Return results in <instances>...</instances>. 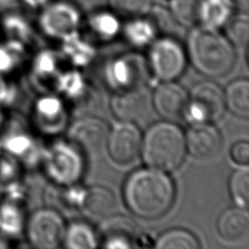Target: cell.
Listing matches in <instances>:
<instances>
[{
	"label": "cell",
	"mask_w": 249,
	"mask_h": 249,
	"mask_svg": "<svg viewBox=\"0 0 249 249\" xmlns=\"http://www.w3.org/2000/svg\"><path fill=\"white\" fill-rule=\"evenodd\" d=\"M6 247V244H4L2 241H0V248H4Z\"/></svg>",
	"instance_id": "cell-37"
},
{
	"label": "cell",
	"mask_w": 249,
	"mask_h": 249,
	"mask_svg": "<svg viewBox=\"0 0 249 249\" xmlns=\"http://www.w3.org/2000/svg\"><path fill=\"white\" fill-rule=\"evenodd\" d=\"M155 246L159 249H197L199 243L189 231L172 229L162 232L156 240Z\"/></svg>",
	"instance_id": "cell-23"
},
{
	"label": "cell",
	"mask_w": 249,
	"mask_h": 249,
	"mask_svg": "<svg viewBox=\"0 0 249 249\" xmlns=\"http://www.w3.org/2000/svg\"><path fill=\"white\" fill-rule=\"evenodd\" d=\"M88 24L90 30L101 39H112L121 30L119 16L112 10H100L89 15Z\"/></svg>",
	"instance_id": "cell-19"
},
{
	"label": "cell",
	"mask_w": 249,
	"mask_h": 249,
	"mask_svg": "<svg viewBox=\"0 0 249 249\" xmlns=\"http://www.w3.org/2000/svg\"><path fill=\"white\" fill-rule=\"evenodd\" d=\"M109 129L107 124L97 118H85L77 121L69 129L72 144L87 155H95L106 147Z\"/></svg>",
	"instance_id": "cell-10"
},
{
	"label": "cell",
	"mask_w": 249,
	"mask_h": 249,
	"mask_svg": "<svg viewBox=\"0 0 249 249\" xmlns=\"http://www.w3.org/2000/svg\"><path fill=\"white\" fill-rule=\"evenodd\" d=\"M224 27L226 28V37L232 46L247 47L249 19L246 13H233Z\"/></svg>",
	"instance_id": "cell-24"
},
{
	"label": "cell",
	"mask_w": 249,
	"mask_h": 249,
	"mask_svg": "<svg viewBox=\"0 0 249 249\" xmlns=\"http://www.w3.org/2000/svg\"><path fill=\"white\" fill-rule=\"evenodd\" d=\"M224 109L222 89L212 81H203L192 89L184 116L194 123L212 122L221 117Z\"/></svg>",
	"instance_id": "cell-5"
},
{
	"label": "cell",
	"mask_w": 249,
	"mask_h": 249,
	"mask_svg": "<svg viewBox=\"0 0 249 249\" xmlns=\"http://www.w3.org/2000/svg\"><path fill=\"white\" fill-rule=\"evenodd\" d=\"M187 49L194 67L207 77L223 76L234 64L233 46L219 29L194 26L188 35Z\"/></svg>",
	"instance_id": "cell-2"
},
{
	"label": "cell",
	"mask_w": 249,
	"mask_h": 249,
	"mask_svg": "<svg viewBox=\"0 0 249 249\" xmlns=\"http://www.w3.org/2000/svg\"><path fill=\"white\" fill-rule=\"evenodd\" d=\"M225 107L229 111L239 117L248 118L249 116V82L246 79H236L231 82L225 92Z\"/></svg>",
	"instance_id": "cell-18"
},
{
	"label": "cell",
	"mask_w": 249,
	"mask_h": 249,
	"mask_svg": "<svg viewBox=\"0 0 249 249\" xmlns=\"http://www.w3.org/2000/svg\"><path fill=\"white\" fill-rule=\"evenodd\" d=\"M249 217L246 208L239 206L224 210L217 221V231L222 239L235 242L242 239L248 232Z\"/></svg>",
	"instance_id": "cell-14"
},
{
	"label": "cell",
	"mask_w": 249,
	"mask_h": 249,
	"mask_svg": "<svg viewBox=\"0 0 249 249\" xmlns=\"http://www.w3.org/2000/svg\"><path fill=\"white\" fill-rule=\"evenodd\" d=\"M234 13L233 0H201L198 23L210 28L224 27Z\"/></svg>",
	"instance_id": "cell-16"
},
{
	"label": "cell",
	"mask_w": 249,
	"mask_h": 249,
	"mask_svg": "<svg viewBox=\"0 0 249 249\" xmlns=\"http://www.w3.org/2000/svg\"><path fill=\"white\" fill-rule=\"evenodd\" d=\"M103 225L104 233V247L107 248H129L132 246L129 241L131 232H133V224L127 219V217L118 216L107 217Z\"/></svg>",
	"instance_id": "cell-17"
},
{
	"label": "cell",
	"mask_w": 249,
	"mask_h": 249,
	"mask_svg": "<svg viewBox=\"0 0 249 249\" xmlns=\"http://www.w3.org/2000/svg\"><path fill=\"white\" fill-rule=\"evenodd\" d=\"M229 191L236 206L246 208L249 202V171L247 166L233 171L229 181Z\"/></svg>",
	"instance_id": "cell-25"
},
{
	"label": "cell",
	"mask_w": 249,
	"mask_h": 249,
	"mask_svg": "<svg viewBox=\"0 0 249 249\" xmlns=\"http://www.w3.org/2000/svg\"><path fill=\"white\" fill-rule=\"evenodd\" d=\"M233 1H234V0H233Z\"/></svg>",
	"instance_id": "cell-39"
},
{
	"label": "cell",
	"mask_w": 249,
	"mask_h": 249,
	"mask_svg": "<svg viewBox=\"0 0 249 249\" xmlns=\"http://www.w3.org/2000/svg\"><path fill=\"white\" fill-rule=\"evenodd\" d=\"M62 242L70 249H90L97 246L96 235L92 229L82 222L72 223L65 229Z\"/></svg>",
	"instance_id": "cell-21"
},
{
	"label": "cell",
	"mask_w": 249,
	"mask_h": 249,
	"mask_svg": "<svg viewBox=\"0 0 249 249\" xmlns=\"http://www.w3.org/2000/svg\"><path fill=\"white\" fill-rule=\"evenodd\" d=\"M186 150L197 160L216 157L222 148L219 130L208 122L194 123L185 135Z\"/></svg>",
	"instance_id": "cell-11"
},
{
	"label": "cell",
	"mask_w": 249,
	"mask_h": 249,
	"mask_svg": "<svg viewBox=\"0 0 249 249\" xmlns=\"http://www.w3.org/2000/svg\"><path fill=\"white\" fill-rule=\"evenodd\" d=\"M14 65V57L12 53L5 47L0 46V72L10 70Z\"/></svg>",
	"instance_id": "cell-34"
},
{
	"label": "cell",
	"mask_w": 249,
	"mask_h": 249,
	"mask_svg": "<svg viewBox=\"0 0 249 249\" xmlns=\"http://www.w3.org/2000/svg\"><path fill=\"white\" fill-rule=\"evenodd\" d=\"M22 226L19 210L13 204L5 203L0 206V231L7 234H18Z\"/></svg>",
	"instance_id": "cell-28"
},
{
	"label": "cell",
	"mask_w": 249,
	"mask_h": 249,
	"mask_svg": "<svg viewBox=\"0 0 249 249\" xmlns=\"http://www.w3.org/2000/svg\"><path fill=\"white\" fill-rule=\"evenodd\" d=\"M0 121H1V115H0Z\"/></svg>",
	"instance_id": "cell-38"
},
{
	"label": "cell",
	"mask_w": 249,
	"mask_h": 249,
	"mask_svg": "<svg viewBox=\"0 0 249 249\" xmlns=\"http://www.w3.org/2000/svg\"><path fill=\"white\" fill-rule=\"evenodd\" d=\"M82 19L79 8L66 0L49 2L38 18L40 29L49 37L63 39L76 32Z\"/></svg>",
	"instance_id": "cell-4"
},
{
	"label": "cell",
	"mask_w": 249,
	"mask_h": 249,
	"mask_svg": "<svg viewBox=\"0 0 249 249\" xmlns=\"http://www.w3.org/2000/svg\"><path fill=\"white\" fill-rule=\"evenodd\" d=\"M149 58L155 75L162 81H173L185 68L184 50L170 37L156 40L150 49Z\"/></svg>",
	"instance_id": "cell-6"
},
{
	"label": "cell",
	"mask_w": 249,
	"mask_h": 249,
	"mask_svg": "<svg viewBox=\"0 0 249 249\" xmlns=\"http://www.w3.org/2000/svg\"><path fill=\"white\" fill-rule=\"evenodd\" d=\"M157 27L154 22L144 17L131 18L124 26L125 38L133 45L145 46L155 39Z\"/></svg>",
	"instance_id": "cell-20"
},
{
	"label": "cell",
	"mask_w": 249,
	"mask_h": 249,
	"mask_svg": "<svg viewBox=\"0 0 249 249\" xmlns=\"http://www.w3.org/2000/svg\"><path fill=\"white\" fill-rule=\"evenodd\" d=\"M81 206L85 214L92 219L109 217L115 208L113 194L102 186H92L81 197Z\"/></svg>",
	"instance_id": "cell-15"
},
{
	"label": "cell",
	"mask_w": 249,
	"mask_h": 249,
	"mask_svg": "<svg viewBox=\"0 0 249 249\" xmlns=\"http://www.w3.org/2000/svg\"><path fill=\"white\" fill-rule=\"evenodd\" d=\"M25 7L30 9H42L46 6L51 0H19Z\"/></svg>",
	"instance_id": "cell-36"
},
{
	"label": "cell",
	"mask_w": 249,
	"mask_h": 249,
	"mask_svg": "<svg viewBox=\"0 0 249 249\" xmlns=\"http://www.w3.org/2000/svg\"><path fill=\"white\" fill-rule=\"evenodd\" d=\"M201 0H169L168 8L175 22L184 27L198 24L199 6Z\"/></svg>",
	"instance_id": "cell-22"
},
{
	"label": "cell",
	"mask_w": 249,
	"mask_h": 249,
	"mask_svg": "<svg viewBox=\"0 0 249 249\" xmlns=\"http://www.w3.org/2000/svg\"><path fill=\"white\" fill-rule=\"evenodd\" d=\"M50 175L60 183H72L82 169L81 160L74 149L65 144H56L50 151L47 160Z\"/></svg>",
	"instance_id": "cell-13"
},
{
	"label": "cell",
	"mask_w": 249,
	"mask_h": 249,
	"mask_svg": "<svg viewBox=\"0 0 249 249\" xmlns=\"http://www.w3.org/2000/svg\"><path fill=\"white\" fill-rule=\"evenodd\" d=\"M53 58L48 53H42L39 54L36 60V69L39 73H45L52 69Z\"/></svg>",
	"instance_id": "cell-35"
},
{
	"label": "cell",
	"mask_w": 249,
	"mask_h": 249,
	"mask_svg": "<svg viewBox=\"0 0 249 249\" xmlns=\"http://www.w3.org/2000/svg\"><path fill=\"white\" fill-rule=\"evenodd\" d=\"M16 164L15 162L8 159L2 158L0 160V180H9L16 174Z\"/></svg>",
	"instance_id": "cell-33"
},
{
	"label": "cell",
	"mask_w": 249,
	"mask_h": 249,
	"mask_svg": "<svg viewBox=\"0 0 249 249\" xmlns=\"http://www.w3.org/2000/svg\"><path fill=\"white\" fill-rule=\"evenodd\" d=\"M61 40L63 41L65 51L69 55L75 58L76 61H85L92 53L90 46L81 39L77 31L69 34Z\"/></svg>",
	"instance_id": "cell-29"
},
{
	"label": "cell",
	"mask_w": 249,
	"mask_h": 249,
	"mask_svg": "<svg viewBox=\"0 0 249 249\" xmlns=\"http://www.w3.org/2000/svg\"><path fill=\"white\" fill-rule=\"evenodd\" d=\"M230 156L233 162L240 166H248L249 163V143L246 140L236 141L231 145Z\"/></svg>",
	"instance_id": "cell-30"
},
{
	"label": "cell",
	"mask_w": 249,
	"mask_h": 249,
	"mask_svg": "<svg viewBox=\"0 0 249 249\" xmlns=\"http://www.w3.org/2000/svg\"><path fill=\"white\" fill-rule=\"evenodd\" d=\"M65 229L64 222L56 211L41 209L30 217L27 236L34 247L53 249L62 243Z\"/></svg>",
	"instance_id": "cell-7"
},
{
	"label": "cell",
	"mask_w": 249,
	"mask_h": 249,
	"mask_svg": "<svg viewBox=\"0 0 249 249\" xmlns=\"http://www.w3.org/2000/svg\"><path fill=\"white\" fill-rule=\"evenodd\" d=\"M4 147L12 154L21 155L30 147V140L24 135H14L5 139Z\"/></svg>",
	"instance_id": "cell-31"
},
{
	"label": "cell",
	"mask_w": 249,
	"mask_h": 249,
	"mask_svg": "<svg viewBox=\"0 0 249 249\" xmlns=\"http://www.w3.org/2000/svg\"><path fill=\"white\" fill-rule=\"evenodd\" d=\"M2 26L6 34L17 42L26 40L31 33L28 21L17 12H7L4 14L2 17Z\"/></svg>",
	"instance_id": "cell-27"
},
{
	"label": "cell",
	"mask_w": 249,
	"mask_h": 249,
	"mask_svg": "<svg viewBox=\"0 0 249 249\" xmlns=\"http://www.w3.org/2000/svg\"><path fill=\"white\" fill-rule=\"evenodd\" d=\"M124 197L127 207L144 219L164 214L172 205L174 186L169 176L157 168L135 170L125 181Z\"/></svg>",
	"instance_id": "cell-1"
},
{
	"label": "cell",
	"mask_w": 249,
	"mask_h": 249,
	"mask_svg": "<svg viewBox=\"0 0 249 249\" xmlns=\"http://www.w3.org/2000/svg\"><path fill=\"white\" fill-rule=\"evenodd\" d=\"M189 94L173 81H163L152 95V106L167 121H175L185 115Z\"/></svg>",
	"instance_id": "cell-12"
},
{
	"label": "cell",
	"mask_w": 249,
	"mask_h": 249,
	"mask_svg": "<svg viewBox=\"0 0 249 249\" xmlns=\"http://www.w3.org/2000/svg\"><path fill=\"white\" fill-rule=\"evenodd\" d=\"M59 108V103L53 99V98H44L41 99L38 102L37 109L40 113L41 116L45 118H50L53 115H55L56 112L58 111Z\"/></svg>",
	"instance_id": "cell-32"
},
{
	"label": "cell",
	"mask_w": 249,
	"mask_h": 249,
	"mask_svg": "<svg viewBox=\"0 0 249 249\" xmlns=\"http://www.w3.org/2000/svg\"><path fill=\"white\" fill-rule=\"evenodd\" d=\"M142 136L133 123L121 122L109 132L106 147L110 158L118 164L134 161L141 153Z\"/></svg>",
	"instance_id": "cell-8"
},
{
	"label": "cell",
	"mask_w": 249,
	"mask_h": 249,
	"mask_svg": "<svg viewBox=\"0 0 249 249\" xmlns=\"http://www.w3.org/2000/svg\"><path fill=\"white\" fill-rule=\"evenodd\" d=\"M152 96L143 87L132 86L116 92L111 110L121 122L136 123L147 118L152 109Z\"/></svg>",
	"instance_id": "cell-9"
},
{
	"label": "cell",
	"mask_w": 249,
	"mask_h": 249,
	"mask_svg": "<svg viewBox=\"0 0 249 249\" xmlns=\"http://www.w3.org/2000/svg\"><path fill=\"white\" fill-rule=\"evenodd\" d=\"M108 3L116 15L129 18L144 17L153 9V0H108Z\"/></svg>",
	"instance_id": "cell-26"
},
{
	"label": "cell",
	"mask_w": 249,
	"mask_h": 249,
	"mask_svg": "<svg viewBox=\"0 0 249 249\" xmlns=\"http://www.w3.org/2000/svg\"><path fill=\"white\" fill-rule=\"evenodd\" d=\"M185 135L169 122L151 125L142 137L141 154L148 166L161 171L177 168L186 154Z\"/></svg>",
	"instance_id": "cell-3"
}]
</instances>
